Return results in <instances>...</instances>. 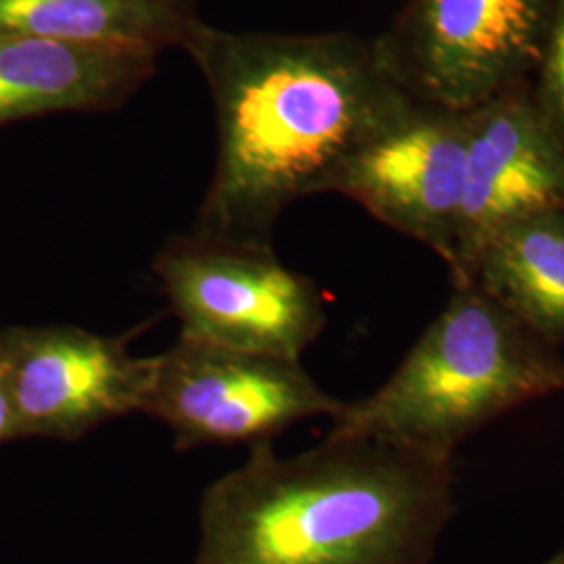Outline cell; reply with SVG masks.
I'll list each match as a JSON object with an SVG mask.
<instances>
[{"label": "cell", "instance_id": "cell-1", "mask_svg": "<svg viewBox=\"0 0 564 564\" xmlns=\"http://www.w3.org/2000/svg\"><path fill=\"white\" fill-rule=\"evenodd\" d=\"M182 51L216 102L218 160L193 228L209 239L272 247L282 212L330 193L351 153L410 99L377 39L199 21Z\"/></svg>", "mask_w": 564, "mask_h": 564}, {"label": "cell", "instance_id": "cell-2", "mask_svg": "<svg viewBox=\"0 0 564 564\" xmlns=\"http://www.w3.org/2000/svg\"><path fill=\"white\" fill-rule=\"evenodd\" d=\"M454 512L452 463L356 437L297 456L260 442L203 491L193 564H429Z\"/></svg>", "mask_w": 564, "mask_h": 564}, {"label": "cell", "instance_id": "cell-3", "mask_svg": "<svg viewBox=\"0 0 564 564\" xmlns=\"http://www.w3.org/2000/svg\"><path fill=\"white\" fill-rule=\"evenodd\" d=\"M564 393V358L477 286H452L391 377L343 402L328 437H356L452 463L512 410Z\"/></svg>", "mask_w": 564, "mask_h": 564}, {"label": "cell", "instance_id": "cell-4", "mask_svg": "<svg viewBox=\"0 0 564 564\" xmlns=\"http://www.w3.org/2000/svg\"><path fill=\"white\" fill-rule=\"evenodd\" d=\"M153 274L181 335L197 341L302 362L328 321L318 284L286 268L274 247L191 232L163 245Z\"/></svg>", "mask_w": 564, "mask_h": 564}, {"label": "cell", "instance_id": "cell-5", "mask_svg": "<svg viewBox=\"0 0 564 564\" xmlns=\"http://www.w3.org/2000/svg\"><path fill=\"white\" fill-rule=\"evenodd\" d=\"M550 9L552 0H408L377 44L412 99L464 113L529 86Z\"/></svg>", "mask_w": 564, "mask_h": 564}, {"label": "cell", "instance_id": "cell-6", "mask_svg": "<svg viewBox=\"0 0 564 564\" xmlns=\"http://www.w3.org/2000/svg\"><path fill=\"white\" fill-rule=\"evenodd\" d=\"M341 400L300 360L237 351L181 335L155 356L142 414L170 426L184 452L202 445L274 442L307 419H333Z\"/></svg>", "mask_w": 564, "mask_h": 564}, {"label": "cell", "instance_id": "cell-7", "mask_svg": "<svg viewBox=\"0 0 564 564\" xmlns=\"http://www.w3.org/2000/svg\"><path fill=\"white\" fill-rule=\"evenodd\" d=\"M468 151L466 111L408 99L345 162L330 193L454 260Z\"/></svg>", "mask_w": 564, "mask_h": 564}, {"label": "cell", "instance_id": "cell-8", "mask_svg": "<svg viewBox=\"0 0 564 564\" xmlns=\"http://www.w3.org/2000/svg\"><path fill=\"white\" fill-rule=\"evenodd\" d=\"M15 435L80 440L142 412L155 356H134L123 337L76 326L23 330L0 341Z\"/></svg>", "mask_w": 564, "mask_h": 564}, {"label": "cell", "instance_id": "cell-9", "mask_svg": "<svg viewBox=\"0 0 564 564\" xmlns=\"http://www.w3.org/2000/svg\"><path fill=\"white\" fill-rule=\"evenodd\" d=\"M468 118L463 207L452 286L477 253L510 224L564 212V142L545 121L531 88L519 86L484 102Z\"/></svg>", "mask_w": 564, "mask_h": 564}, {"label": "cell", "instance_id": "cell-10", "mask_svg": "<svg viewBox=\"0 0 564 564\" xmlns=\"http://www.w3.org/2000/svg\"><path fill=\"white\" fill-rule=\"evenodd\" d=\"M155 65L158 57L147 53L0 34V123L118 109Z\"/></svg>", "mask_w": 564, "mask_h": 564}, {"label": "cell", "instance_id": "cell-11", "mask_svg": "<svg viewBox=\"0 0 564 564\" xmlns=\"http://www.w3.org/2000/svg\"><path fill=\"white\" fill-rule=\"evenodd\" d=\"M197 0H0V34L160 55L184 48Z\"/></svg>", "mask_w": 564, "mask_h": 564}, {"label": "cell", "instance_id": "cell-12", "mask_svg": "<svg viewBox=\"0 0 564 564\" xmlns=\"http://www.w3.org/2000/svg\"><path fill=\"white\" fill-rule=\"evenodd\" d=\"M473 284L552 347L564 345V212L510 224L485 242L460 284Z\"/></svg>", "mask_w": 564, "mask_h": 564}, {"label": "cell", "instance_id": "cell-13", "mask_svg": "<svg viewBox=\"0 0 564 564\" xmlns=\"http://www.w3.org/2000/svg\"><path fill=\"white\" fill-rule=\"evenodd\" d=\"M533 78V101L564 142V0H552L544 44Z\"/></svg>", "mask_w": 564, "mask_h": 564}, {"label": "cell", "instance_id": "cell-14", "mask_svg": "<svg viewBox=\"0 0 564 564\" xmlns=\"http://www.w3.org/2000/svg\"><path fill=\"white\" fill-rule=\"evenodd\" d=\"M7 437H15V419H13V408H11V398L7 389V370L2 360V349H0V442Z\"/></svg>", "mask_w": 564, "mask_h": 564}, {"label": "cell", "instance_id": "cell-15", "mask_svg": "<svg viewBox=\"0 0 564 564\" xmlns=\"http://www.w3.org/2000/svg\"><path fill=\"white\" fill-rule=\"evenodd\" d=\"M542 564H564V547H561L554 556H550V558Z\"/></svg>", "mask_w": 564, "mask_h": 564}]
</instances>
